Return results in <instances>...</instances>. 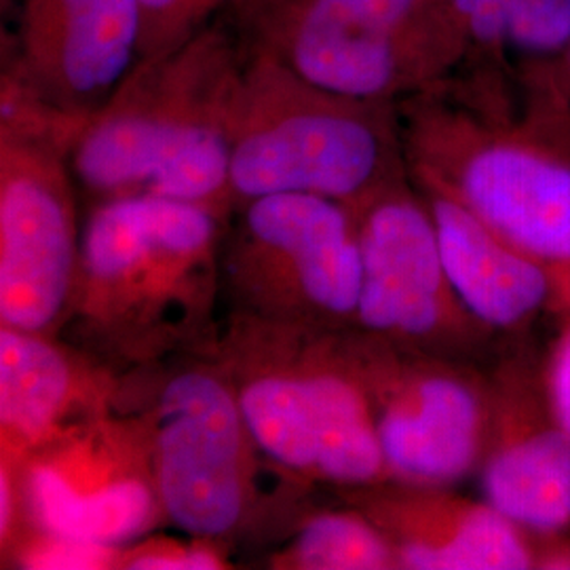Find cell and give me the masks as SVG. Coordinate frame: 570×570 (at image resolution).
<instances>
[{"mask_svg": "<svg viewBox=\"0 0 570 570\" xmlns=\"http://www.w3.org/2000/svg\"><path fill=\"white\" fill-rule=\"evenodd\" d=\"M228 212L150 195L87 205L61 338L121 379L212 353L223 330Z\"/></svg>", "mask_w": 570, "mask_h": 570, "instance_id": "1", "label": "cell"}, {"mask_svg": "<svg viewBox=\"0 0 570 570\" xmlns=\"http://www.w3.org/2000/svg\"><path fill=\"white\" fill-rule=\"evenodd\" d=\"M121 406L138 407L148 423L171 530L233 551H266L327 492L296 482L266 459L216 348L125 376Z\"/></svg>", "mask_w": 570, "mask_h": 570, "instance_id": "2", "label": "cell"}, {"mask_svg": "<svg viewBox=\"0 0 570 570\" xmlns=\"http://www.w3.org/2000/svg\"><path fill=\"white\" fill-rule=\"evenodd\" d=\"M245 56L223 32L138 61L70 150L82 207L164 197L230 209V119Z\"/></svg>", "mask_w": 570, "mask_h": 570, "instance_id": "3", "label": "cell"}, {"mask_svg": "<svg viewBox=\"0 0 570 570\" xmlns=\"http://www.w3.org/2000/svg\"><path fill=\"white\" fill-rule=\"evenodd\" d=\"M216 355L266 459L317 490L389 480L345 332L225 315Z\"/></svg>", "mask_w": 570, "mask_h": 570, "instance_id": "4", "label": "cell"}, {"mask_svg": "<svg viewBox=\"0 0 570 570\" xmlns=\"http://www.w3.org/2000/svg\"><path fill=\"white\" fill-rule=\"evenodd\" d=\"M397 180L385 102L306 81L265 47L244 58L230 119V207L275 193L367 204Z\"/></svg>", "mask_w": 570, "mask_h": 570, "instance_id": "5", "label": "cell"}, {"mask_svg": "<svg viewBox=\"0 0 570 570\" xmlns=\"http://www.w3.org/2000/svg\"><path fill=\"white\" fill-rule=\"evenodd\" d=\"M82 125L0 91V326L60 334L68 317L85 228L70 150Z\"/></svg>", "mask_w": 570, "mask_h": 570, "instance_id": "6", "label": "cell"}, {"mask_svg": "<svg viewBox=\"0 0 570 570\" xmlns=\"http://www.w3.org/2000/svg\"><path fill=\"white\" fill-rule=\"evenodd\" d=\"M357 209L308 193L233 205L220 239L223 317L346 332L357 327Z\"/></svg>", "mask_w": 570, "mask_h": 570, "instance_id": "7", "label": "cell"}, {"mask_svg": "<svg viewBox=\"0 0 570 570\" xmlns=\"http://www.w3.org/2000/svg\"><path fill=\"white\" fill-rule=\"evenodd\" d=\"M11 468L20 484L21 529L119 548L169 529L155 482L150 429L138 407L119 406L68 429Z\"/></svg>", "mask_w": 570, "mask_h": 570, "instance_id": "8", "label": "cell"}, {"mask_svg": "<svg viewBox=\"0 0 570 570\" xmlns=\"http://www.w3.org/2000/svg\"><path fill=\"white\" fill-rule=\"evenodd\" d=\"M346 351L366 393L389 480L452 487L482 459L489 402L469 362L346 330Z\"/></svg>", "mask_w": 570, "mask_h": 570, "instance_id": "9", "label": "cell"}, {"mask_svg": "<svg viewBox=\"0 0 570 570\" xmlns=\"http://www.w3.org/2000/svg\"><path fill=\"white\" fill-rule=\"evenodd\" d=\"M438 0H265L261 47L334 94L385 102L433 70L428 11Z\"/></svg>", "mask_w": 570, "mask_h": 570, "instance_id": "10", "label": "cell"}, {"mask_svg": "<svg viewBox=\"0 0 570 570\" xmlns=\"http://www.w3.org/2000/svg\"><path fill=\"white\" fill-rule=\"evenodd\" d=\"M362 292L357 327L367 336L469 362L484 327L450 284L433 218L404 184L357 207Z\"/></svg>", "mask_w": 570, "mask_h": 570, "instance_id": "11", "label": "cell"}, {"mask_svg": "<svg viewBox=\"0 0 570 570\" xmlns=\"http://www.w3.org/2000/svg\"><path fill=\"white\" fill-rule=\"evenodd\" d=\"M421 183L452 193L505 242L570 263V167L515 144L471 142L440 112L410 115Z\"/></svg>", "mask_w": 570, "mask_h": 570, "instance_id": "12", "label": "cell"}, {"mask_svg": "<svg viewBox=\"0 0 570 570\" xmlns=\"http://www.w3.org/2000/svg\"><path fill=\"white\" fill-rule=\"evenodd\" d=\"M136 0H21L9 75L39 102L89 121L138 63Z\"/></svg>", "mask_w": 570, "mask_h": 570, "instance_id": "13", "label": "cell"}, {"mask_svg": "<svg viewBox=\"0 0 570 570\" xmlns=\"http://www.w3.org/2000/svg\"><path fill=\"white\" fill-rule=\"evenodd\" d=\"M122 379L60 334L0 326V463L121 406Z\"/></svg>", "mask_w": 570, "mask_h": 570, "instance_id": "14", "label": "cell"}, {"mask_svg": "<svg viewBox=\"0 0 570 570\" xmlns=\"http://www.w3.org/2000/svg\"><path fill=\"white\" fill-rule=\"evenodd\" d=\"M449 489L383 480L334 494L385 532L400 569H529V550L510 518Z\"/></svg>", "mask_w": 570, "mask_h": 570, "instance_id": "15", "label": "cell"}, {"mask_svg": "<svg viewBox=\"0 0 570 570\" xmlns=\"http://www.w3.org/2000/svg\"><path fill=\"white\" fill-rule=\"evenodd\" d=\"M423 190L450 284L469 315L490 330L527 322L550 294L546 271L449 190L431 183Z\"/></svg>", "mask_w": 570, "mask_h": 570, "instance_id": "16", "label": "cell"}, {"mask_svg": "<svg viewBox=\"0 0 570 570\" xmlns=\"http://www.w3.org/2000/svg\"><path fill=\"white\" fill-rule=\"evenodd\" d=\"M487 503L513 524L558 530L570 524V435L546 429L501 442L484 463Z\"/></svg>", "mask_w": 570, "mask_h": 570, "instance_id": "17", "label": "cell"}, {"mask_svg": "<svg viewBox=\"0 0 570 570\" xmlns=\"http://www.w3.org/2000/svg\"><path fill=\"white\" fill-rule=\"evenodd\" d=\"M258 562L268 570L400 569L385 532L334 492L301 511Z\"/></svg>", "mask_w": 570, "mask_h": 570, "instance_id": "18", "label": "cell"}, {"mask_svg": "<svg viewBox=\"0 0 570 570\" xmlns=\"http://www.w3.org/2000/svg\"><path fill=\"white\" fill-rule=\"evenodd\" d=\"M121 548L53 530L23 527L0 551L2 569L119 570Z\"/></svg>", "mask_w": 570, "mask_h": 570, "instance_id": "19", "label": "cell"}, {"mask_svg": "<svg viewBox=\"0 0 570 570\" xmlns=\"http://www.w3.org/2000/svg\"><path fill=\"white\" fill-rule=\"evenodd\" d=\"M155 530L121 548L119 570H226L235 569L233 553L223 543Z\"/></svg>", "mask_w": 570, "mask_h": 570, "instance_id": "20", "label": "cell"}, {"mask_svg": "<svg viewBox=\"0 0 570 570\" xmlns=\"http://www.w3.org/2000/svg\"><path fill=\"white\" fill-rule=\"evenodd\" d=\"M136 4L140 20L138 61L178 49L205 21L202 0H136Z\"/></svg>", "mask_w": 570, "mask_h": 570, "instance_id": "21", "label": "cell"}, {"mask_svg": "<svg viewBox=\"0 0 570 570\" xmlns=\"http://www.w3.org/2000/svg\"><path fill=\"white\" fill-rule=\"evenodd\" d=\"M505 39L529 51H556L570 42V0H511Z\"/></svg>", "mask_w": 570, "mask_h": 570, "instance_id": "22", "label": "cell"}, {"mask_svg": "<svg viewBox=\"0 0 570 570\" xmlns=\"http://www.w3.org/2000/svg\"><path fill=\"white\" fill-rule=\"evenodd\" d=\"M454 16L463 21L469 32L482 42H494L505 37V23L511 0H449Z\"/></svg>", "mask_w": 570, "mask_h": 570, "instance_id": "23", "label": "cell"}, {"mask_svg": "<svg viewBox=\"0 0 570 570\" xmlns=\"http://www.w3.org/2000/svg\"><path fill=\"white\" fill-rule=\"evenodd\" d=\"M21 522L23 513L16 469L7 463H0V551L7 550L9 543L16 539Z\"/></svg>", "mask_w": 570, "mask_h": 570, "instance_id": "24", "label": "cell"}, {"mask_svg": "<svg viewBox=\"0 0 570 570\" xmlns=\"http://www.w3.org/2000/svg\"><path fill=\"white\" fill-rule=\"evenodd\" d=\"M551 400L560 428L570 435V332L560 346L551 370Z\"/></svg>", "mask_w": 570, "mask_h": 570, "instance_id": "25", "label": "cell"}, {"mask_svg": "<svg viewBox=\"0 0 570 570\" xmlns=\"http://www.w3.org/2000/svg\"><path fill=\"white\" fill-rule=\"evenodd\" d=\"M223 0H202V9H204L205 18L220 4Z\"/></svg>", "mask_w": 570, "mask_h": 570, "instance_id": "26", "label": "cell"}, {"mask_svg": "<svg viewBox=\"0 0 570 570\" xmlns=\"http://www.w3.org/2000/svg\"><path fill=\"white\" fill-rule=\"evenodd\" d=\"M254 2H265V0H252V4H254Z\"/></svg>", "mask_w": 570, "mask_h": 570, "instance_id": "27", "label": "cell"}]
</instances>
